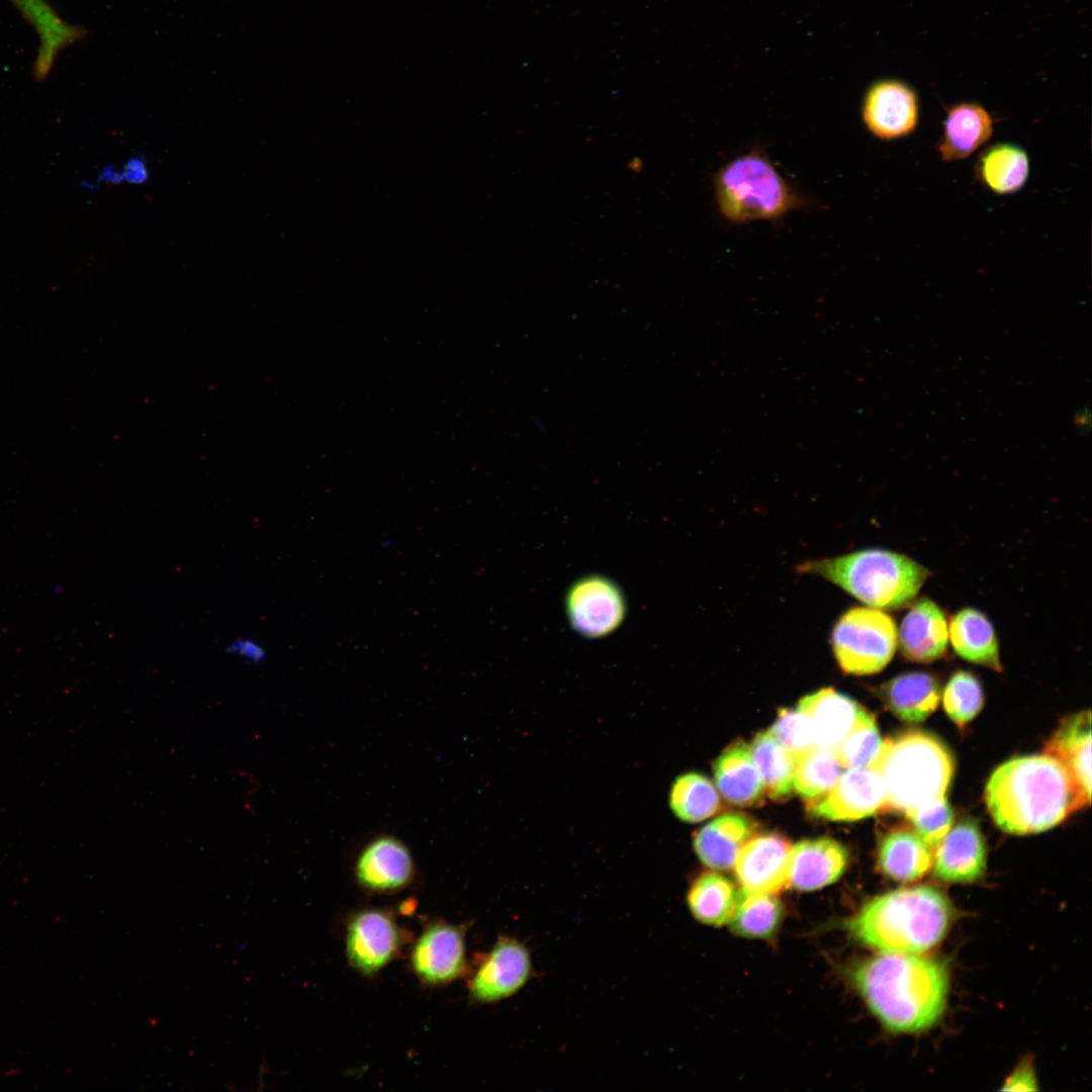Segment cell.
<instances>
[{
  "mask_svg": "<svg viewBox=\"0 0 1092 1092\" xmlns=\"http://www.w3.org/2000/svg\"><path fill=\"white\" fill-rule=\"evenodd\" d=\"M750 750L761 776L764 793L771 799H785L794 790L795 755L785 748L769 730L759 732Z\"/></svg>",
  "mask_w": 1092,
  "mask_h": 1092,
  "instance_id": "cell-29",
  "label": "cell"
},
{
  "mask_svg": "<svg viewBox=\"0 0 1092 1092\" xmlns=\"http://www.w3.org/2000/svg\"><path fill=\"white\" fill-rule=\"evenodd\" d=\"M354 873L363 889L383 893L408 886L416 868L407 845L393 835L384 834L371 839L362 848Z\"/></svg>",
  "mask_w": 1092,
  "mask_h": 1092,
  "instance_id": "cell-14",
  "label": "cell"
},
{
  "mask_svg": "<svg viewBox=\"0 0 1092 1092\" xmlns=\"http://www.w3.org/2000/svg\"><path fill=\"white\" fill-rule=\"evenodd\" d=\"M1058 759L1071 775L1084 796L1091 795V728L1088 711L1062 722L1045 746V752Z\"/></svg>",
  "mask_w": 1092,
  "mask_h": 1092,
  "instance_id": "cell-20",
  "label": "cell"
},
{
  "mask_svg": "<svg viewBox=\"0 0 1092 1092\" xmlns=\"http://www.w3.org/2000/svg\"><path fill=\"white\" fill-rule=\"evenodd\" d=\"M919 105L915 91L906 83L882 79L867 89L861 103V117L876 138L892 141L912 132L918 122Z\"/></svg>",
  "mask_w": 1092,
  "mask_h": 1092,
  "instance_id": "cell-10",
  "label": "cell"
},
{
  "mask_svg": "<svg viewBox=\"0 0 1092 1092\" xmlns=\"http://www.w3.org/2000/svg\"><path fill=\"white\" fill-rule=\"evenodd\" d=\"M400 934L392 917L381 910H365L355 915L347 928L346 951L349 963L364 975H373L395 956Z\"/></svg>",
  "mask_w": 1092,
  "mask_h": 1092,
  "instance_id": "cell-13",
  "label": "cell"
},
{
  "mask_svg": "<svg viewBox=\"0 0 1092 1092\" xmlns=\"http://www.w3.org/2000/svg\"><path fill=\"white\" fill-rule=\"evenodd\" d=\"M566 610L576 632L588 638H598L620 626L626 605L622 592L613 581L593 575L581 578L571 586L566 598Z\"/></svg>",
  "mask_w": 1092,
  "mask_h": 1092,
  "instance_id": "cell-9",
  "label": "cell"
},
{
  "mask_svg": "<svg viewBox=\"0 0 1092 1092\" xmlns=\"http://www.w3.org/2000/svg\"><path fill=\"white\" fill-rule=\"evenodd\" d=\"M529 949L516 938L503 936L484 956L469 982L470 997L493 1003L520 991L532 976Z\"/></svg>",
  "mask_w": 1092,
  "mask_h": 1092,
  "instance_id": "cell-8",
  "label": "cell"
},
{
  "mask_svg": "<svg viewBox=\"0 0 1092 1092\" xmlns=\"http://www.w3.org/2000/svg\"><path fill=\"white\" fill-rule=\"evenodd\" d=\"M148 177L147 168L145 162L140 159H132L125 165L123 172L118 176L117 181H127L129 183L140 184L146 181Z\"/></svg>",
  "mask_w": 1092,
  "mask_h": 1092,
  "instance_id": "cell-39",
  "label": "cell"
},
{
  "mask_svg": "<svg viewBox=\"0 0 1092 1092\" xmlns=\"http://www.w3.org/2000/svg\"><path fill=\"white\" fill-rule=\"evenodd\" d=\"M798 568L837 584L871 608L887 611L911 605L929 576L910 557L883 549L810 560Z\"/></svg>",
  "mask_w": 1092,
  "mask_h": 1092,
  "instance_id": "cell-5",
  "label": "cell"
},
{
  "mask_svg": "<svg viewBox=\"0 0 1092 1092\" xmlns=\"http://www.w3.org/2000/svg\"><path fill=\"white\" fill-rule=\"evenodd\" d=\"M1004 1091H1034L1037 1090V1080L1034 1069L1029 1061H1023L1011 1073L1001 1088Z\"/></svg>",
  "mask_w": 1092,
  "mask_h": 1092,
  "instance_id": "cell-38",
  "label": "cell"
},
{
  "mask_svg": "<svg viewBox=\"0 0 1092 1092\" xmlns=\"http://www.w3.org/2000/svg\"><path fill=\"white\" fill-rule=\"evenodd\" d=\"M883 742L875 718L860 707L852 726L833 752L843 768L871 767Z\"/></svg>",
  "mask_w": 1092,
  "mask_h": 1092,
  "instance_id": "cell-33",
  "label": "cell"
},
{
  "mask_svg": "<svg viewBox=\"0 0 1092 1092\" xmlns=\"http://www.w3.org/2000/svg\"><path fill=\"white\" fill-rule=\"evenodd\" d=\"M948 637L962 658L1001 671L999 644L990 620L980 611L966 608L950 620Z\"/></svg>",
  "mask_w": 1092,
  "mask_h": 1092,
  "instance_id": "cell-26",
  "label": "cell"
},
{
  "mask_svg": "<svg viewBox=\"0 0 1092 1092\" xmlns=\"http://www.w3.org/2000/svg\"><path fill=\"white\" fill-rule=\"evenodd\" d=\"M1075 429L1080 434H1087L1091 428V413L1087 406L1077 411L1073 420Z\"/></svg>",
  "mask_w": 1092,
  "mask_h": 1092,
  "instance_id": "cell-40",
  "label": "cell"
},
{
  "mask_svg": "<svg viewBox=\"0 0 1092 1092\" xmlns=\"http://www.w3.org/2000/svg\"><path fill=\"white\" fill-rule=\"evenodd\" d=\"M783 919V906L770 894L738 892L735 908L729 919L730 929L747 938H769Z\"/></svg>",
  "mask_w": 1092,
  "mask_h": 1092,
  "instance_id": "cell-30",
  "label": "cell"
},
{
  "mask_svg": "<svg viewBox=\"0 0 1092 1092\" xmlns=\"http://www.w3.org/2000/svg\"><path fill=\"white\" fill-rule=\"evenodd\" d=\"M714 775L721 794L735 805H754L764 793L750 746L744 742L732 744L718 757Z\"/></svg>",
  "mask_w": 1092,
  "mask_h": 1092,
  "instance_id": "cell-23",
  "label": "cell"
},
{
  "mask_svg": "<svg viewBox=\"0 0 1092 1092\" xmlns=\"http://www.w3.org/2000/svg\"><path fill=\"white\" fill-rule=\"evenodd\" d=\"M952 920L949 899L924 885L874 897L847 922V929L879 952L923 954L942 941Z\"/></svg>",
  "mask_w": 1092,
  "mask_h": 1092,
  "instance_id": "cell-3",
  "label": "cell"
},
{
  "mask_svg": "<svg viewBox=\"0 0 1092 1092\" xmlns=\"http://www.w3.org/2000/svg\"><path fill=\"white\" fill-rule=\"evenodd\" d=\"M848 861L846 848L838 841L819 837L792 846L789 885L799 891H814L836 882Z\"/></svg>",
  "mask_w": 1092,
  "mask_h": 1092,
  "instance_id": "cell-17",
  "label": "cell"
},
{
  "mask_svg": "<svg viewBox=\"0 0 1092 1092\" xmlns=\"http://www.w3.org/2000/svg\"><path fill=\"white\" fill-rule=\"evenodd\" d=\"M986 861L987 849L980 828L972 821H964L950 828L939 842L931 867L940 881L966 884L984 875Z\"/></svg>",
  "mask_w": 1092,
  "mask_h": 1092,
  "instance_id": "cell-16",
  "label": "cell"
},
{
  "mask_svg": "<svg viewBox=\"0 0 1092 1092\" xmlns=\"http://www.w3.org/2000/svg\"><path fill=\"white\" fill-rule=\"evenodd\" d=\"M226 650L231 655L241 659L243 662L255 666L262 664L267 657V650L264 645L257 639L246 636L233 639L228 644Z\"/></svg>",
  "mask_w": 1092,
  "mask_h": 1092,
  "instance_id": "cell-37",
  "label": "cell"
},
{
  "mask_svg": "<svg viewBox=\"0 0 1092 1092\" xmlns=\"http://www.w3.org/2000/svg\"><path fill=\"white\" fill-rule=\"evenodd\" d=\"M852 982L875 1017L896 1033H918L944 1013L949 976L924 954L883 953L858 964Z\"/></svg>",
  "mask_w": 1092,
  "mask_h": 1092,
  "instance_id": "cell-1",
  "label": "cell"
},
{
  "mask_svg": "<svg viewBox=\"0 0 1092 1092\" xmlns=\"http://www.w3.org/2000/svg\"><path fill=\"white\" fill-rule=\"evenodd\" d=\"M769 731L794 755L817 744L811 721L798 709L780 710Z\"/></svg>",
  "mask_w": 1092,
  "mask_h": 1092,
  "instance_id": "cell-36",
  "label": "cell"
},
{
  "mask_svg": "<svg viewBox=\"0 0 1092 1092\" xmlns=\"http://www.w3.org/2000/svg\"><path fill=\"white\" fill-rule=\"evenodd\" d=\"M797 709L811 721L817 744L833 751L849 731L860 707L851 698L826 688L802 698Z\"/></svg>",
  "mask_w": 1092,
  "mask_h": 1092,
  "instance_id": "cell-19",
  "label": "cell"
},
{
  "mask_svg": "<svg viewBox=\"0 0 1092 1092\" xmlns=\"http://www.w3.org/2000/svg\"><path fill=\"white\" fill-rule=\"evenodd\" d=\"M885 784L875 769L847 768L828 793L808 804V809L824 819L855 821L885 809Z\"/></svg>",
  "mask_w": 1092,
  "mask_h": 1092,
  "instance_id": "cell-11",
  "label": "cell"
},
{
  "mask_svg": "<svg viewBox=\"0 0 1092 1092\" xmlns=\"http://www.w3.org/2000/svg\"><path fill=\"white\" fill-rule=\"evenodd\" d=\"M947 642L948 626L942 610L926 598L913 604L898 633L902 655L910 661L929 663L944 655Z\"/></svg>",
  "mask_w": 1092,
  "mask_h": 1092,
  "instance_id": "cell-18",
  "label": "cell"
},
{
  "mask_svg": "<svg viewBox=\"0 0 1092 1092\" xmlns=\"http://www.w3.org/2000/svg\"><path fill=\"white\" fill-rule=\"evenodd\" d=\"M993 119L979 104L961 103L951 107L943 123L938 152L944 161L965 159L991 136Z\"/></svg>",
  "mask_w": 1092,
  "mask_h": 1092,
  "instance_id": "cell-22",
  "label": "cell"
},
{
  "mask_svg": "<svg viewBox=\"0 0 1092 1092\" xmlns=\"http://www.w3.org/2000/svg\"><path fill=\"white\" fill-rule=\"evenodd\" d=\"M985 800L996 825L1018 835L1051 829L1090 803L1065 766L1046 753L999 765L988 780Z\"/></svg>",
  "mask_w": 1092,
  "mask_h": 1092,
  "instance_id": "cell-2",
  "label": "cell"
},
{
  "mask_svg": "<svg viewBox=\"0 0 1092 1092\" xmlns=\"http://www.w3.org/2000/svg\"><path fill=\"white\" fill-rule=\"evenodd\" d=\"M714 193L719 212L733 223L778 220L807 204L759 150L722 166L714 176Z\"/></svg>",
  "mask_w": 1092,
  "mask_h": 1092,
  "instance_id": "cell-6",
  "label": "cell"
},
{
  "mask_svg": "<svg viewBox=\"0 0 1092 1092\" xmlns=\"http://www.w3.org/2000/svg\"><path fill=\"white\" fill-rule=\"evenodd\" d=\"M977 172L980 180L993 192L1009 194L1025 184L1029 173V160L1020 147L997 144L981 153Z\"/></svg>",
  "mask_w": 1092,
  "mask_h": 1092,
  "instance_id": "cell-27",
  "label": "cell"
},
{
  "mask_svg": "<svg viewBox=\"0 0 1092 1092\" xmlns=\"http://www.w3.org/2000/svg\"><path fill=\"white\" fill-rule=\"evenodd\" d=\"M906 816L933 852L953 822V812L945 798L924 804Z\"/></svg>",
  "mask_w": 1092,
  "mask_h": 1092,
  "instance_id": "cell-35",
  "label": "cell"
},
{
  "mask_svg": "<svg viewBox=\"0 0 1092 1092\" xmlns=\"http://www.w3.org/2000/svg\"><path fill=\"white\" fill-rule=\"evenodd\" d=\"M842 768L832 750L816 744L795 755L793 788L808 804L813 803L835 785Z\"/></svg>",
  "mask_w": 1092,
  "mask_h": 1092,
  "instance_id": "cell-31",
  "label": "cell"
},
{
  "mask_svg": "<svg viewBox=\"0 0 1092 1092\" xmlns=\"http://www.w3.org/2000/svg\"><path fill=\"white\" fill-rule=\"evenodd\" d=\"M719 802L714 785L698 772H687L677 777L669 794V804L674 815L690 823L712 816L718 810Z\"/></svg>",
  "mask_w": 1092,
  "mask_h": 1092,
  "instance_id": "cell-32",
  "label": "cell"
},
{
  "mask_svg": "<svg viewBox=\"0 0 1092 1092\" xmlns=\"http://www.w3.org/2000/svg\"><path fill=\"white\" fill-rule=\"evenodd\" d=\"M831 644L843 671L872 674L881 671L894 656L898 631L894 620L882 610L856 607L837 620Z\"/></svg>",
  "mask_w": 1092,
  "mask_h": 1092,
  "instance_id": "cell-7",
  "label": "cell"
},
{
  "mask_svg": "<svg viewBox=\"0 0 1092 1092\" xmlns=\"http://www.w3.org/2000/svg\"><path fill=\"white\" fill-rule=\"evenodd\" d=\"M792 844L778 833L746 840L734 862L736 878L748 892L774 895L789 885Z\"/></svg>",
  "mask_w": 1092,
  "mask_h": 1092,
  "instance_id": "cell-12",
  "label": "cell"
},
{
  "mask_svg": "<svg viewBox=\"0 0 1092 1092\" xmlns=\"http://www.w3.org/2000/svg\"><path fill=\"white\" fill-rule=\"evenodd\" d=\"M942 704L947 716L959 726L973 720L984 704V694L978 678L971 672L959 670L948 679Z\"/></svg>",
  "mask_w": 1092,
  "mask_h": 1092,
  "instance_id": "cell-34",
  "label": "cell"
},
{
  "mask_svg": "<svg viewBox=\"0 0 1092 1092\" xmlns=\"http://www.w3.org/2000/svg\"><path fill=\"white\" fill-rule=\"evenodd\" d=\"M871 768L884 781L885 809L907 815L924 804L945 798L954 761L939 738L925 731L909 730L886 739Z\"/></svg>",
  "mask_w": 1092,
  "mask_h": 1092,
  "instance_id": "cell-4",
  "label": "cell"
},
{
  "mask_svg": "<svg viewBox=\"0 0 1092 1092\" xmlns=\"http://www.w3.org/2000/svg\"><path fill=\"white\" fill-rule=\"evenodd\" d=\"M738 893L734 885L716 873L701 875L688 893V906L694 917L707 925L721 926L729 921Z\"/></svg>",
  "mask_w": 1092,
  "mask_h": 1092,
  "instance_id": "cell-28",
  "label": "cell"
},
{
  "mask_svg": "<svg viewBox=\"0 0 1092 1092\" xmlns=\"http://www.w3.org/2000/svg\"><path fill=\"white\" fill-rule=\"evenodd\" d=\"M881 695L888 709L900 720L919 723L936 709L941 689L932 674L908 672L883 685Z\"/></svg>",
  "mask_w": 1092,
  "mask_h": 1092,
  "instance_id": "cell-24",
  "label": "cell"
},
{
  "mask_svg": "<svg viewBox=\"0 0 1092 1092\" xmlns=\"http://www.w3.org/2000/svg\"><path fill=\"white\" fill-rule=\"evenodd\" d=\"M933 851L916 831L898 829L886 834L878 848V866L888 878L914 882L930 870Z\"/></svg>",
  "mask_w": 1092,
  "mask_h": 1092,
  "instance_id": "cell-25",
  "label": "cell"
},
{
  "mask_svg": "<svg viewBox=\"0 0 1092 1092\" xmlns=\"http://www.w3.org/2000/svg\"><path fill=\"white\" fill-rule=\"evenodd\" d=\"M753 832L752 822L742 814H724L702 829L694 839L701 861L715 870L733 867L739 850Z\"/></svg>",
  "mask_w": 1092,
  "mask_h": 1092,
  "instance_id": "cell-21",
  "label": "cell"
},
{
  "mask_svg": "<svg viewBox=\"0 0 1092 1092\" xmlns=\"http://www.w3.org/2000/svg\"><path fill=\"white\" fill-rule=\"evenodd\" d=\"M416 975L430 985H442L465 971V937L460 927L446 923L430 925L416 941L411 956Z\"/></svg>",
  "mask_w": 1092,
  "mask_h": 1092,
  "instance_id": "cell-15",
  "label": "cell"
}]
</instances>
